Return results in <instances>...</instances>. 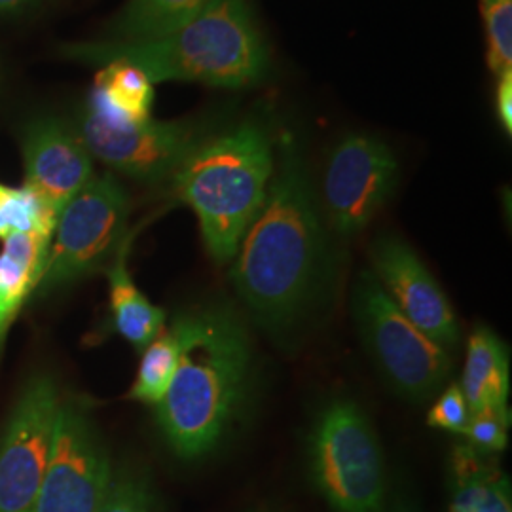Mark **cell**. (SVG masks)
<instances>
[{"instance_id": "obj_14", "label": "cell", "mask_w": 512, "mask_h": 512, "mask_svg": "<svg viewBox=\"0 0 512 512\" xmlns=\"http://www.w3.org/2000/svg\"><path fill=\"white\" fill-rule=\"evenodd\" d=\"M0 253V349L27 298L38 289L46 270L52 236L12 234Z\"/></svg>"}, {"instance_id": "obj_11", "label": "cell", "mask_w": 512, "mask_h": 512, "mask_svg": "<svg viewBox=\"0 0 512 512\" xmlns=\"http://www.w3.org/2000/svg\"><path fill=\"white\" fill-rule=\"evenodd\" d=\"M399 181V162L384 141L353 133L332 148L323 202L332 230L351 238L363 232L391 198Z\"/></svg>"}, {"instance_id": "obj_20", "label": "cell", "mask_w": 512, "mask_h": 512, "mask_svg": "<svg viewBox=\"0 0 512 512\" xmlns=\"http://www.w3.org/2000/svg\"><path fill=\"white\" fill-rule=\"evenodd\" d=\"M213 0H128L110 25L112 40L162 37L202 14Z\"/></svg>"}, {"instance_id": "obj_25", "label": "cell", "mask_w": 512, "mask_h": 512, "mask_svg": "<svg viewBox=\"0 0 512 512\" xmlns=\"http://www.w3.org/2000/svg\"><path fill=\"white\" fill-rule=\"evenodd\" d=\"M469 418L471 410L463 397V391L458 384H452L440 391L437 401L429 408L427 425L433 429L461 435L469 423Z\"/></svg>"}, {"instance_id": "obj_18", "label": "cell", "mask_w": 512, "mask_h": 512, "mask_svg": "<svg viewBox=\"0 0 512 512\" xmlns=\"http://www.w3.org/2000/svg\"><path fill=\"white\" fill-rule=\"evenodd\" d=\"M154 88L147 74L137 67L112 61L97 73L88 107L120 122L150 120Z\"/></svg>"}, {"instance_id": "obj_9", "label": "cell", "mask_w": 512, "mask_h": 512, "mask_svg": "<svg viewBox=\"0 0 512 512\" xmlns=\"http://www.w3.org/2000/svg\"><path fill=\"white\" fill-rule=\"evenodd\" d=\"M59 408L52 378L35 376L27 382L0 439V512H35Z\"/></svg>"}, {"instance_id": "obj_5", "label": "cell", "mask_w": 512, "mask_h": 512, "mask_svg": "<svg viewBox=\"0 0 512 512\" xmlns=\"http://www.w3.org/2000/svg\"><path fill=\"white\" fill-rule=\"evenodd\" d=\"M310 475L334 512H384V450L365 410L348 397L321 408L308 439Z\"/></svg>"}, {"instance_id": "obj_10", "label": "cell", "mask_w": 512, "mask_h": 512, "mask_svg": "<svg viewBox=\"0 0 512 512\" xmlns=\"http://www.w3.org/2000/svg\"><path fill=\"white\" fill-rule=\"evenodd\" d=\"M110 478L109 454L90 414L76 403L61 404L35 512H99Z\"/></svg>"}, {"instance_id": "obj_28", "label": "cell", "mask_w": 512, "mask_h": 512, "mask_svg": "<svg viewBox=\"0 0 512 512\" xmlns=\"http://www.w3.org/2000/svg\"><path fill=\"white\" fill-rule=\"evenodd\" d=\"M40 0H0V16L6 14H18L31 6H35Z\"/></svg>"}, {"instance_id": "obj_8", "label": "cell", "mask_w": 512, "mask_h": 512, "mask_svg": "<svg viewBox=\"0 0 512 512\" xmlns=\"http://www.w3.org/2000/svg\"><path fill=\"white\" fill-rule=\"evenodd\" d=\"M76 131L92 156L143 183L171 179L184 160L211 135L202 122H120L88 105Z\"/></svg>"}, {"instance_id": "obj_24", "label": "cell", "mask_w": 512, "mask_h": 512, "mask_svg": "<svg viewBox=\"0 0 512 512\" xmlns=\"http://www.w3.org/2000/svg\"><path fill=\"white\" fill-rule=\"evenodd\" d=\"M509 425V410L473 412L461 437H465V444H469L476 452L494 456L503 452L509 444Z\"/></svg>"}, {"instance_id": "obj_22", "label": "cell", "mask_w": 512, "mask_h": 512, "mask_svg": "<svg viewBox=\"0 0 512 512\" xmlns=\"http://www.w3.org/2000/svg\"><path fill=\"white\" fill-rule=\"evenodd\" d=\"M492 73L512 71V0H480Z\"/></svg>"}, {"instance_id": "obj_3", "label": "cell", "mask_w": 512, "mask_h": 512, "mask_svg": "<svg viewBox=\"0 0 512 512\" xmlns=\"http://www.w3.org/2000/svg\"><path fill=\"white\" fill-rule=\"evenodd\" d=\"M78 63L122 61L154 82H200L215 88H249L264 80L270 54L247 0H213L202 14L162 37L80 42L61 48Z\"/></svg>"}, {"instance_id": "obj_13", "label": "cell", "mask_w": 512, "mask_h": 512, "mask_svg": "<svg viewBox=\"0 0 512 512\" xmlns=\"http://www.w3.org/2000/svg\"><path fill=\"white\" fill-rule=\"evenodd\" d=\"M25 188L55 215L92 181V154L76 128L59 118H38L21 131Z\"/></svg>"}, {"instance_id": "obj_12", "label": "cell", "mask_w": 512, "mask_h": 512, "mask_svg": "<svg viewBox=\"0 0 512 512\" xmlns=\"http://www.w3.org/2000/svg\"><path fill=\"white\" fill-rule=\"evenodd\" d=\"M372 274L404 317L442 348L459 342L456 313L420 256L397 236L376 239L370 251Z\"/></svg>"}, {"instance_id": "obj_21", "label": "cell", "mask_w": 512, "mask_h": 512, "mask_svg": "<svg viewBox=\"0 0 512 512\" xmlns=\"http://www.w3.org/2000/svg\"><path fill=\"white\" fill-rule=\"evenodd\" d=\"M55 224L57 215L31 190L0 183V239L27 232L54 238Z\"/></svg>"}, {"instance_id": "obj_1", "label": "cell", "mask_w": 512, "mask_h": 512, "mask_svg": "<svg viewBox=\"0 0 512 512\" xmlns=\"http://www.w3.org/2000/svg\"><path fill=\"white\" fill-rule=\"evenodd\" d=\"M325 230L310 177L285 143L266 202L239 243L232 283L256 323L283 332L298 323L323 285Z\"/></svg>"}, {"instance_id": "obj_17", "label": "cell", "mask_w": 512, "mask_h": 512, "mask_svg": "<svg viewBox=\"0 0 512 512\" xmlns=\"http://www.w3.org/2000/svg\"><path fill=\"white\" fill-rule=\"evenodd\" d=\"M129 241L124 239L109 270L110 325L133 348L143 351L165 329V311L133 283L128 270Z\"/></svg>"}, {"instance_id": "obj_15", "label": "cell", "mask_w": 512, "mask_h": 512, "mask_svg": "<svg viewBox=\"0 0 512 512\" xmlns=\"http://www.w3.org/2000/svg\"><path fill=\"white\" fill-rule=\"evenodd\" d=\"M459 387L471 414L484 410H509V351L494 330L478 327L469 336Z\"/></svg>"}, {"instance_id": "obj_23", "label": "cell", "mask_w": 512, "mask_h": 512, "mask_svg": "<svg viewBox=\"0 0 512 512\" xmlns=\"http://www.w3.org/2000/svg\"><path fill=\"white\" fill-rule=\"evenodd\" d=\"M99 512H158L147 478L129 471L112 473L109 492Z\"/></svg>"}, {"instance_id": "obj_26", "label": "cell", "mask_w": 512, "mask_h": 512, "mask_svg": "<svg viewBox=\"0 0 512 512\" xmlns=\"http://www.w3.org/2000/svg\"><path fill=\"white\" fill-rule=\"evenodd\" d=\"M384 512H423L418 499L412 494L410 488H406L399 478H395L389 484L387 499H385Z\"/></svg>"}, {"instance_id": "obj_7", "label": "cell", "mask_w": 512, "mask_h": 512, "mask_svg": "<svg viewBox=\"0 0 512 512\" xmlns=\"http://www.w3.org/2000/svg\"><path fill=\"white\" fill-rule=\"evenodd\" d=\"M129 196L112 173L92 177L57 217L38 291L48 293L97 270L126 239Z\"/></svg>"}, {"instance_id": "obj_27", "label": "cell", "mask_w": 512, "mask_h": 512, "mask_svg": "<svg viewBox=\"0 0 512 512\" xmlns=\"http://www.w3.org/2000/svg\"><path fill=\"white\" fill-rule=\"evenodd\" d=\"M497 116L503 129L511 135L512 133V71H505L499 74L497 82Z\"/></svg>"}, {"instance_id": "obj_2", "label": "cell", "mask_w": 512, "mask_h": 512, "mask_svg": "<svg viewBox=\"0 0 512 512\" xmlns=\"http://www.w3.org/2000/svg\"><path fill=\"white\" fill-rule=\"evenodd\" d=\"M190 336L156 416L181 459L217 450L238 420L251 385L253 348L238 313L213 306L188 313Z\"/></svg>"}, {"instance_id": "obj_16", "label": "cell", "mask_w": 512, "mask_h": 512, "mask_svg": "<svg viewBox=\"0 0 512 512\" xmlns=\"http://www.w3.org/2000/svg\"><path fill=\"white\" fill-rule=\"evenodd\" d=\"M450 512H512L507 476L492 456L465 442L452 454Z\"/></svg>"}, {"instance_id": "obj_6", "label": "cell", "mask_w": 512, "mask_h": 512, "mask_svg": "<svg viewBox=\"0 0 512 512\" xmlns=\"http://www.w3.org/2000/svg\"><path fill=\"white\" fill-rule=\"evenodd\" d=\"M351 310L368 355L397 395L412 403L439 395L452 374L448 349L395 308L372 272L359 275Z\"/></svg>"}, {"instance_id": "obj_19", "label": "cell", "mask_w": 512, "mask_h": 512, "mask_svg": "<svg viewBox=\"0 0 512 512\" xmlns=\"http://www.w3.org/2000/svg\"><path fill=\"white\" fill-rule=\"evenodd\" d=\"M188 336V313H183L141 351L143 355L135 382L129 389V399L147 404H158L164 399L188 344Z\"/></svg>"}, {"instance_id": "obj_4", "label": "cell", "mask_w": 512, "mask_h": 512, "mask_svg": "<svg viewBox=\"0 0 512 512\" xmlns=\"http://www.w3.org/2000/svg\"><path fill=\"white\" fill-rule=\"evenodd\" d=\"M275 171L274 141L258 120L209 135L171 177L175 196L200 220L217 264L232 262L266 202Z\"/></svg>"}]
</instances>
